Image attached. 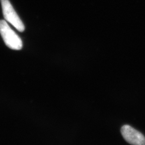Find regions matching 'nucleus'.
I'll list each match as a JSON object with an SVG mask.
<instances>
[{
	"label": "nucleus",
	"mask_w": 145,
	"mask_h": 145,
	"mask_svg": "<svg viewBox=\"0 0 145 145\" xmlns=\"http://www.w3.org/2000/svg\"><path fill=\"white\" fill-rule=\"evenodd\" d=\"M125 140L132 145H145V138L140 132L129 125H126L121 129Z\"/></svg>",
	"instance_id": "7ed1b4c3"
},
{
	"label": "nucleus",
	"mask_w": 145,
	"mask_h": 145,
	"mask_svg": "<svg viewBox=\"0 0 145 145\" xmlns=\"http://www.w3.org/2000/svg\"><path fill=\"white\" fill-rule=\"evenodd\" d=\"M1 2L3 14L5 20L10 23L20 32L24 31V25L16 13L10 1L9 0H1Z\"/></svg>",
	"instance_id": "f03ea898"
},
{
	"label": "nucleus",
	"mask_w": 145,
	"mask_h": 145,
	"mask_svg": "<svg viewBox=\"0 0 145 145\" xmlns=\"http://www.w3.org/2000/svg\"><path fill=\"white\" fill-rule=\"evenodd\" d=\"M0 34L7 46L14 50H20L22 48L23 42L21 38L5 20L0 21Z\"/></svg>",
	"instance_id": "f257e3e1"
}]
</instances>
